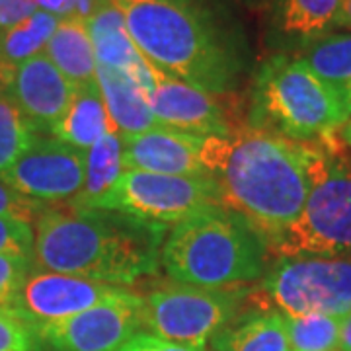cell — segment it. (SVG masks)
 I'll list each match as a JSON object with an SVG mask.
<instances>
[{
	"instance_id": "6",
	"label": "cell",
	"mask_w": 351,
	"mask_h": 351,
	"mask_svg": "<svg viewBox=\"0 0 351 351\" xmlns=\"http://www.w3.org/2000/svg\"><path fill=\"white\" fill-rule=\"evenodd\" d=\"M320 147L322 158L301 217L271 250L281 258H346L351 252V162L336 135Z\"/></svg>"
},
{
	"instance_id": "15",
	"label": "cell",
	"mask_w": 351,
	"mask_h": 351,
	"mask_svg": "<svg viewBox=\"0 0 351 351\" xmlns=\"http://www.w3.org/2000/svg\"><path fill=\"white\" fill-rule=\"evenodd\" d=\"M121 138L123 170L170 176H209L201 162L203 137L158 127Z\"/></svg>"
},
{
	"instance_id": "18",
	"label": "cell",
	"mask_w": 351,
	"mask_h": 351,
	"mask_svg": "<svg viewBox=\"0 0 351 351\" xmlns=\"http://www.w3.org/2000/svg\"><path fill=\"white\" fill-rule=\"evenodd\" d=\"M215 351H289L285 316L267 306L240 311L213 339Z\"/></svg>"
},
{
	"instance_id": "3",
	"label": "cell",
	"mask_w": 351,
	"mask_h": 351,
	"mask_svg": "<svg viewBox=\"0 0 351 351\" xmlns=\"http://www.w3.org/2000/svg\"><path fill=\"white\" fill-rule=\"evenodd\" d=\"M168 226L117 211L45 205L36 219L34 263L127 287L156 274Z\"/></svg>"
},
{
	"instance_id": "4",
	"label": "cell",
	"mask_w": 351,
	"mask_h": 351,
	"mask_svg": "<svg viewBox=\"0 0 351 351\" xmlns=\"http://www.w3.org/2000/svg\"><path fill=\"white\" fill-rule=\"evenodd\" d=\"M267 246L230 211L191 217L172 226L160 263L176 283L205 289H239L262 277Z\"/></svg>"
},
{
	"instance_id": "16",
	"label": "cell",
	"mask_w": 351,
	"mask_h": 351,
	"mask_svg": "<svg viewBox=\"0 0 351 351\" xmlns=\"http://www.w3.org/2000/svg\"><path fill=\"white\" fill-rule=\"evenodd\" d=\"M88 32L94 43L96 64H108L125 71L133 76L143 92L151 94L154 86V73L156 69L141 55L137 45L129 36L123 14L117 10L112 0H101L96 10L88 16Z\"/></svg>"
},
{
	"instance_id": "19",
	"label": "cell",
	"mask_w": 351,
	"mask_h": 351,
	"mask_svg": "<svg viewBox=\"0 0 351 351\" xmlns=\"http://www.w3.org/2000/svg\"><path fill=\"white\" fill-rule=\"evenodd\" d=\"M112 131H115V127L108 115L100 86L96 80H92L75 88V96L71 100L69 110L63 119L53 127L51 135L80 151H88L92 145H96L104 135Z\"/></svg>"
},
{
	"instance_id": "9",
	"label": "cell",
	"mask_w": 351,
	"mask_h": 351,
	"mask_svg": "<svg viewBox=\"0 0 351 351\" xmlns=\"http://www.w3.org/2000/svg\"><path fill=\"white\" fill-rule=\"evenodd\" d=\"M263 295L285 316L351 313V260L281 258L263 279Z\"/></svg>"
},
{
	"instance_id": "8",
	"label": "cell",
	"mask_w": 351,
	"mask_h": 351,
	"mask_svg": "<svg viewBox=\"0 0 351 351\" xmlns=\"http://www.w3.org/2000/svg\"><path fill=\"white\" fill-rule=\"evenodd\" d=\"M244 291L172 283L143 297V328L152 336L205 350L240 313Z\"/></svg>"
},
{
	"instance_id": "35",
	"label": "cell",
	"mask_w": 351,
	"mask_h": 351,
	"mask_svg": "<svg viewBox=\"0 0 351 351\" xmlns=\"http://www.w3.org/2000/svg\"><path fill=\"white\" fill-rule=\"evenodd\" d=\"M12 75L14 73H10L4 64L0 63V92H4V90L8 88L10 80H12Z\"/></svg>"
},
{
	"instance_id": "32",
	"label": "cell",
	"mask_w": 351,
	"mask_h": 351,
	"mask_svg": "<svg viewBox=\"0 0 351 351\" xmlns=\"http://www.w3.org/2000/svg\"><path fill=\"white\" fill-rule=\"evenodd\" d=\"M119 351H205L201 348H189V346H182V343H174V341H166V339L156 338L152 334H145L138 332L133 338L127 341L125 346Z\"/></svg>"
},
{
	"instance_id": "2",
	"label": "cell",
	"mask_w": 351,
	"mask_h": 351,
	"mask_svg": "<svg viewBox=\"0 0 351 351\" xmlns=\"http://www.w3.org/2000/svg\"><path fill=\"white\" fill-rule=\"evenodd\" d=\"M151 66L209 94H232L248 64L223 0H112Z\"/></svg>"
},
{
	"instance_id": "5",
	"label": "cell",
	"mask_w": 351,
	"mask_h": 351,
	"mask_svg": "<svg viewBox=\"0 0 351 351\" xmlns=\"http://www.w3.org/2000/svg\"><path fill=\"white\" fill-rule=\"evenodd\" d=\"M351 112L299 57L274 55L252 84L250 127L299 143H320L350 121Z\"/></svg>"
},
{
	"instance_id": "36",
	"label": "cell",
	"mask_w": 351,
	"mask_h": 351,
	"mask_svg": "<svg viewBox=\"0 0 351 351\" xmlns=\"http://www.w3.org/2000/svg\"><path fill=\"white\" fill-rule=\"evenodd\" d=\"M341 138H343V143H348L351 147V119L341 127Z\"/></svg>"
},
{
	"instance_id": "33",
	"label": "cell",
	"mask_w": 351,
	"mask_h": 351,
	"mask_svg": "<svg viewBox=\"0 0 351 351\" xmlns=\"http://www.w3.org/2000/svg\"><path fill=\"white\" fill-rule=\"evenodd\" d=\"M338 351H351V313L341 316L339 320Z\"/></svg>"
},
{
	"instance_id": "13",
	"label": "cell",
	"mask_w": 351,
	"mask_h": 351,
	"mask_svg": "<svg viewBox=\"0 0 351 351\" xmlns=\"http://www.w3.org/2000/svg\"><path fill=\"white\" fill-rule=\"evenodd\" d=\"M127 291L121 285L55 271H32L12 304L14 313L41 330Z\"/></svg>"
},
{
	"instance_id": "26",
	"label": "cell",
	"mask_w": 351,
	"mask_h": 351,
	"mask_svg": "<svg viewBox=\"0 0 351 351\" xmlns=\"http://www.w3.org/2000/svg\"><path fill=\"white\" fill-rule=\"evenodd\" d=\"M36 129L4 90L0 92V176L34 143Z\"/></svg>"
},
{
	"instance_id": "21",
	"label": "cell",
	"mask_w": 351,
	"mask_h": 351,
	"mask_svg": "<svg viewBox=\"0 0 351 351\" xmlns=\"http://www.w3.org/2000/svg\"><path fill=\"white\" fill-rule=\"evenodd\" d=\"M351 112V34H326L297 55Z\"/></svg>"
},
{
	"instance_id": "31",
	"label": "cell",
	"mask_w": 351,
	"mask_h": 351,
	"mask_svg": "<svg viewBox=\"0 0 351 351\" xmlns=\"http://www.w3.org/2000/svg\"><path fill=\"white\" fill-rule=\"evenodd\" d=\"M34 12H38L36 0H0V32L24 22Z\"/></svg>"
},
{
	"instance_id": "37",
	"label": "cell",
	"mask_w": 351,
	"mask_h": 351,
	"mask_svg": "<svg viewBox=\"0 0 351 351\" xmlns=\"http://www.w3.org/2000/svg\"><path fill=\"white\" fill-rule=\"evenodd\" d=\"M246 2H262V0H246Z\"/></svg>"
},
{
	"instance_id": "17",
	"label": "cell",
	"mask_w": 351,
	"mask_h": 351,
	"mask_svg": "<svg viewBox=\"0 0 351 351\" xmlns=\"http://www.w3.org/2000/svg\"><path fill=\"white\" fill-rule=\"evenodd\" d=\"M96 82L106 101L108 115L121 137L138 135L160 127L152 115L147 94L125 71L108 64H96Z\"/></svg>"
},
{
	"instance_id": "27",
	"label": "cell",
	"mask_w": 351,
	"mask_h": 351,
	"mask_svg": "<svg viewBox=\"0 0 351 351\" xmlns=\"http://www.w3.org/2000/svg\"><path fill=\"white\" fill-rule=\"evenodd\" d=\"M0 351H43L41 334L10 308H0Z\"/></svg>"
},
{
	"instance_id": "34",
	"label": "cell",
	"mask_w": 351,
	"mask_h": 351,
	"mask_svg": "<svg viewBox=\"0 0 351 351\" xmlns=\"http://www.w3.org/2000/svg\"><path fill=\"white\" fill-rule=\"evenodd\" d=\"M334 27H341V29H350L351 32V0H341L336 20H334Z\"/></svg>"
},
{
	"instance_id": "24",
	"label": "cell",
	"mask_w": 351,
	"mask_h": 351,
	"mask_svg": "<svg viewBox=\"0 0 351 351\" xmlns=\"http://www.w3.org/2000/svg\"><path fill=\"white\" fill-rule=\"evenodd\" d=\"M339 4L341 0H283L279 10L281 32L306 45L334 27Z\"/></svg>"
},
{
	"instance_id": "7",
	"label": "cell",
	"mask_w": 351,
	"mask_h": 351,
	"mask_svg": "<svg viewBox=\"0 0 351 351\" xmlns=\"http://www.w3.org/2000/svg\"><path fill=\"white\" fill-rule=\"evenodd\" d=\"M92 209L117 211L164 226H174L203 213L226 211L211 176L152 174L141 170H123L108 195Z\"/></svg>"
},
{
	"instance_id": "12",
	"label": "cell",
	"mask_w": 351,
	"mask_h": 351,
	"mask_svg": "<svg viewBox=\"0 0 351 351\" xmlns=\"http://www.w3.org/2000/svg\"><path fill=\"white\" fill-rule=\"evenodd\" d=\"M86 151L59 138H34L22 156L0 176L18 193L39 203L75 199L84 184Z\"/></svg>"
},
{
	"instance_id": "14",
	"label": "cell",
	"mask_w": 351,
	"mask_h": 351,
	"mask_svg": "<svg viewBox=\"0 0 351 351\" xmlns=\"http://www.w3.org/2000/svg\"><path fill=\"white\" fill-rule=\"evenodd\" d=\"M75 88L45 53H39L16 66L6 92L36 131L51 133L69 110Z\"/></svg>"
},
{
	"instance_id": "28",
	"label": "cell",
	"mask_w": 351,
	"mask_h": 351,
	"mask_svg": "<svg viewBox=\"0 0 351 351\" xmlns=\"http://www.w3.org/2000/svg\"><path fill=\"white\" fill-rule=\"evenodd\" d=\"M32 256L0 254V308H10L25 283L27 276L34 271Z\"/></svg>"
},
{
	"instance_id": "29",
	"label": "cell",
	"mask_w": 351,
	"mask_h": 351,
	"mask_svg": "<svg viewBox=\"0 0 351 351\" xmlns=\"http://www.w3.org/2000/svg\"><path fill=\"white\" fill-rule=\"evenodd\" d=\"M0 254L32 256L34 258V230L32 225L0 217Z\"/></svg>"
},
{
	"instance_id": "1",
	"label": "cell",
	"mask_w": 351,
	"mask_h": 351,
	"mask_svg": "<svg viewBox=\"0 0 351 351\" xmlns=\"http://www.w3.org/2000/svg\"><path fill=\"white\" fill-rule=\"evenodd\" d=\"M322 158L320 143H299L246 125L228 137H203L201 162L226 211L277 246L301 217Z\"/></svg>"
},
{
	"instance_id": "25",
	"label": "cell",
	"mask_w": 351,
	"mask_h": 351,
	"mask_svg": "<svg viewBox=\"0 0 351 351\" xmlns=\"http://www.w3.org/2000/svg\"><path fill=\"white\" fill-rule=\"evenodd\" d=\"M339 320L326 314L285 316L289 346L293 351H338Z\"/></svg>"
},
{
	"instance_id": "22",
	"label": "cell",
	"mask_w": 351,
	"mask_h": 351,
	"mask_svg": "<svg viewBox=\"0 0 351 351\" xmlns=\"http://www.w3.org/2000/svg\"><path fill=\"white\" fill-rule=\"evenodd\" d=\"M123 174V138L119 133H108L86 151L84 184L80 193L69 205L78 209H92L108 195L115 182Z\"/></svg>"
},
{
	"instance_id": "20",
	"label": "cell",
	"mask_w": 351,
	"mask_h": 351,
	"mask_svg": "<svg viewBox=\"0 0 351 351\" xmlns=\"http://www.w3.org/2000/svg\"><path fill=\"white\" fill-rule=\"evenodd\" d=\"M45 55L75 86L96 80V53L86 20L63 18L45 45Z\"/></svg>"
},
{
	"instance_id": "23",
	"label": "cell",
	"mask_w": 351,
	"mask_h": 351,
	"mask_svg": "<svg viewBox=\"0 0 351 351\" xmlns=\"http://www.w3.org/2000/svg\"><path fill=\"white\" fill-rule=\"evenodd\" d=\"M57 24V16L38 10L24 22L0 32V63L14 73L16 66L45 49Z\"/></svg>"
},
{
	"instance_id": "11",
	"label": "cell",
	"mask_w": 351,
	"mask_h": 351,
	"mask_svg": "<svg viewBox=\"0 0 351 351\" xmlns=\"http://www.w3.org/2000/svg\"><path fill=\"white\" fill-rule=\"evenodd\" d=\"M143 330V297L127 289L39 330L43 351H119Z\"/></svg>"
},
{
	"instance_id": "30",
	"label": "cell",
	"mask_w": 351,
	"mask_h": 351,
	"mask_svg": "<svg viewBox=\"0 0 351 351\" xmlns=\"http://www.w3.org/2000/svg\"><path fill=\"white\" fill-rule=\"evenodd\" d=\"M43 207H45V203L25 197L0 180V217L16 219V221H22V223L29 225L32 221L38 219V215L43 211Z\"/></svg>"
},
{
	"instance_id": "10",
	"label": "cell",
	"mask_w": 351,
	"mask_h": 351,
	"mask_svg": "<svg viewBox=\"0 0 351 351\" xmlns=\"http://www.w3.org/2000/svg\"><path fill=\"white\" fill-rule=\"evenodd\" d=\"M149 106L158 125L195 137H228L242 127L237 94H209L186 82L154 73Z\"/></svg>"
}]
</instances>
